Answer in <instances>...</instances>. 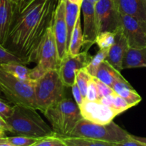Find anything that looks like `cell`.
<instances>
[{"label":"cell","mask_w":146,"mask_h":146,"mask_svg":"<svg viewBox=\"0 0 146 146\" xmlns=\"http://www.w3.org/2000/svg\"><path fill=\"white\" fill-rule=\"evenodd\" d=\"M32 1L33 0H16V4L14 6V16L24 10Z\"/></svg>","instance_id":"e575fe53"},{"label":"cell","mask_w":146,"mask_h":146,"mask_svg":"<svg viewBox=\"0 0 146 146\" xmlns=\"http://www.w3.org/2000/svg\"><path fill=\"white\" fill-rule=\"evenodd\" d=\"M10 146H34L39 138H31L24 135L7 137Z\"/></svg>","instance_id":"4316f807"},{"label":"cell","mask_w":146,"mask_h":146,"mask_svg":"<svg viewBox=\"0 0 146 146\" xmlns=\"http://www.w3.org/2000/svg\"><path fill=\"white\" fill-rule=\"evenodd\" d=\"M6 132H9V127L5 121L0 118V138H6Z\"/></svg>","instance_id":"74e56055"},{"label":"cell","mask_w":146,"mask_h":146,"mask_svg":"<svg viewBox=\"0 0 146 146\" xmlns=\"http://www.w3.org/2000/svg\"><path fill=\"white\" fill-rule=\"evenodd\" d=\"M115 40V32L104 31L98 34L96 39V44L100 49H108L113 45Z\"/></svg>","instance_id":"484cf974"},{"label":"cell","mask_w":146,"mask_h":146,"mask_svg":"<svg viewBox=\"0 0 146 146\" xmlns=\"http://www.w3.org/2000/svg\"><path fill=\"white\" fill-rule=\"evenodd\" d=\"M145 1H146V0H145Z\"/></svg>","instance_id":"f6af8a7d"},{"label":"cell","mask_w":146,"mask_h":146,"mask_svg":"<svg viewBox=\"0 0 146 146\" xmlns=\"http://www.w3.org/2000/svg\"><path fill=\"white\" fill-rule=\"evenodd\" d=\"M94 80L95 81L97 91H98V96H99V99L102 97L110 95V94H115V91L113 90V88L111 86H108L107 84H104L99 79H98L96 77H94ZM99 101V100H98Z\"/></svg>","instance_id":"f546056e"},{"label":"cell","mask_w":146,"mask_h":146,"mask_svg":"<svg viewBox=\"0 0 146 146\" xmlns=\"http://www.w3.org/2000/svg\"><path fill=\"white\" fill-rule=\"evenodd\" d=\"M43 114L51 124L54 134L61 138L69 136L78 121L83 118L76 103L67 96L47 108Z\"/></svg>","instance_id":"3957f363"},{"label":"cell","mask_w":146,"mask_h":146,"mask_svg":"<svg viewBox=\"0 0 146 146\" xmlns=\"http://www.w3.org/2000/svg\"><path fill=\"white\" fill-rule=\"evenodd\" d=\"M94 77H96L111 87H112L113 84L116 81L125 78L121 75V71L115 69L106 60L99 66L95 76Z\"/></svg>","instance_id":"d6986e66"},{"label":"cell","mask_w":146,"mask_h":146,"mask_svg":"<svg viewBox=\"0 0 146 146\" xmlns=\"http://www.w3.org/2000/svg\"><path fill=\"white\" fill-rule=\"evenodd\" d=\"M99 33L115 32L121 27V13L115 0H98L95 4Z\"/></svg>","instance_id":"ba28073f"},{"label":"cell","mask_w":146,"mask_h":146,"mask_svg":"<svg viewBox=\"0 0 146 146\" xmlns=\"http://www.w3.org/2000/svg\"><path fill=\"white\" fill-rule=\"evenodd\" d=\"M14 17V7L10 0H0V44L5 47Z\"/></svg>","instance_id":"9a60e30c"},{"label":"cell","mask_w":146,"mask_h":146,"mask_svg":"<svg viewBox=\"0 0 146 146\" xmlns=\"http://www.w3.org/2000/svg\"><path fill=\"white\" fill-rule=\"evenodd\" d=\"M83 45H84V31L81 27V14H79L71 34L67 54L76 55L79 54Z\"/></svg>","instance_id":"ffe728a7"},{"label":"cell","mask_w":146,"mask_h":146,"mask_svg":"<svg viewBox=\"0 0 146 146\" xmlns=\"http://www.w3.org/2000/svg\"><path fill=\"white\" fill-rule=\"evenodd\" d=\"M115 94H110V95L102 97L99 99V102H101V104H104V105L107 106H109L113 108V103H114V98H115Z\"/></svg>","instance_id":"8d00e7d4"},{"label":"cell","mask_w":146,"mask_h":146,"mask_svg":"<svg viewBox=\"0 0 146 146\" xmlns=\"http://www.w3.org/2000/svg\"><path fill=\"white\" fill-rule=\"evenodd\" d=\"M81 5L73 3L68 0H65V10H66V22L67 26V32H68V49L69 46L70 39H71V34H72L73 30L75 27L76 22L77 18H78L79 14H81Z\"/></svg>","instance_id":"44dd1931"},{"label":"cell","mask_w":146,"mask_h":146,"mask_svg":"<svg viewBox=\"0 0 146 146\" xmlns=\"http://www.w3.org/2000/svg\"><path fill=\"white\" fill-rule=\"evenodd\" d=\"M89 1H91V2L94 3V4H96V3L98 0H89Z\"/></svg>","instance_id":"7bdbcfd3"},{"label":"cell","mask_w":146,"mask_h":146,"mask_svg":"<svg viewBox=\"0 0 146 146\" xmlns=\"http://www.w3.org/2000/svg\"><path fill=\"white\" fill-rule=\"evenodd\" d=\"M2 96H4V95H3V94L1 93V90H0V97H1V98H2Z\"/></svg>","instance_id":"ee69618b"},{"label":"cell","mask_w":146,"mask_h":146,"mask_svg":"<svg viewBox=\"0 0 146 146\" xmlns=\"http://www.w3.org/2000/svg\"><path fill=\"white\" fill-rule=\"evenodd\" d=\"M108 51H109L108 49H100L96 54V55L91 57V61L86 66V69L92 76H95L96 73L99 66L106 59Z\"/></svg>","instance_id":"cb8c5ba5"},{"label":"cell","mask_w":146,"mask_h":146,"mask_svg":"<svg viewBox=\"0 0 146 146\" xmlns=\"http://www.w3.org/2000/svg\"><path fill=\"white\" fill-rule=\"evenodd\" d=\"M115 2L121 13L146 21L145 0H115Z\"/></svg>","instance_id":"2e32d148"},{"label":"cell","mask_w":146,"mask_h":146,"mask_svg":"<svg viewBox=\"0 0 146 146\" xmlns=\"http://www.w3.org/2000/svg\"><path fill=\"white\" fill-rule=\"evenodd\" d=\"M121 28L129 47H146V21L121 13Z\"/></svg>","instance_id":"8fae6325"},{"label":"cell","mask_w":146,"mask_h":146,"mask_svg":"<svg viewBox=\"0 0 146 146\" xmlns=\"http://www.w3.org/2000/svg\"><path fill=\"white\" fill-rule=\"evenodd\" d=\"M0 146H10L9 143L7 141V137L6 138H0Z\"/></svg>","instance_id":"ab89813d"},{"label":"cell","mask_w":146,"mask_h":146,"mask_svg":"<svg viewBox=\"0 0 146 146\" xmlns=\"http://www.w3.org/2000/svg\"><path fill=\"white\" fill-rule=\"evenodd\" d=\"M144 146L143 144L141 143V142H139L138 141L135 140L133 137L131 135V138H128V139L125 140V141H122V142H120L116 144V146Z\"/></svg>","instance_id":"d590c367"},{"label":"cell","mask_w":146,"mask_h":146,"mask_svg":"<svg viewBox=\"0 0 146 146\" xmlns=\"http://www.w3.org/2000/svg\"><path fill=\"white\" fill-rule=\"evenodd\" d=\"M0 90L7 101L14 106L31 107L37 110L34 82L22 81L1 66Z\"/></svg>","instance_id":"5b68a950"},{"label":"cell","mask_w":146,"mask_h":146,"mask_svg":"<svg viewBox=\"0 0 146 146\" xmlns=\"http://www.w3.org/2000/svg\"><path fill=\"white\" fill-rule=\"evenodd\" d=\"M11 1V2L12 3L13 5H14V7L15 6V4H16V0H10Z\"/></svg>","instance_id":"b9f144b4"},{"label":"cell","mask_w":146,"mask_h":146,"mask_svg":"<svg viewBox=\"0 0 146 146\" xmlns=\"http://www.w3.org/2000/svg\"><path fill=\"white\" fill-rule=\"evenodd\" d=\"M34 146H66L61 137L55 134L39 138Z\"/></svg>","instance_id":"f1b7e54d"},{"label":"cell","mask_w":146,"mask_h":146,"mask_svg":"<svg viewBox=\"0 0 146 146\" xmlns=\"http://www.w3.org/2000/svg\"><path fill=\"white\" fill-rule=\"evenodd\" d=\"M84 17V45L85 51H88L96 43L97 36L99 34L98 21L96 14L95 4L89 0H84L81 6Z\"/></svg>","instance_id":"4fadbf2b"},{"label":"cell","mask_w":146,"mask_h":146,"mask_svg":"<svg viewBox=\"0 0 146 146\" xmlns=\"http://www.w3.org/2000/svg\"><path fill=\"white\" fill-rule=\"evenodd\" d=\"M68 1H71V2L73 3H75V4H78V5H81V4H82L84 0H68Z\"/></svg>","instance_id":"60d3db41"},{"label":"cell","mask_w":146,"mask_h":146,"mask_svg":"<svg viewBox=\"0 0 146 146\" xmlns=\"http://www.w3.org/2000/svg\"><path fill=\"white\" fill-rule=\"evenodd\" d=\"M79 108L83 118L98 124L109 123L117 115H120L116 110L98 101H90L85 99Z\"/></svg>","instance_id":"7c38bea8"},{"label":"cell","mask_w":146,"mask_h":146,"mask_svg":"<svg viewBox=\"0 0 146 146\" xmlns=\"http://www.w3.org/2000/svg\"><path fill=\"white\" fill-rule=\"evenodd\" d=\"M85 99L90 101H98L99 100V96H98V91H97L95 81L94 80V76H93L92 79L91 80V81L88 84L86 96Z\"/></svg>","instance_id":"d6a6232c"},{"label":"cell","mask_w":146,"mask_h":146,"mask_svg":"<svg viewBox=\"0 0 146 146\" xmlns=\"http://www.w3.org/2000/svg\"><path fill=\"white\" fill-rule=\"evenodd\" d=\"M9 132L16 135L41 138L54 135L52 128L44 121L34 108L14 106V111L6 120Z\"/></svg>","instance_id":"7a4b0ae2"},{"label":"cell","mask_w":146,"mask_h":146,"mask_svg":"<svg viewBox=\"0 0 146 146\" xmlns=\"http://www.w3.org/2000/svg\"><path fill=\"white\" fill-rule=\"evenodd\" d=\"M9 62H20L25 64L24 60L0 44V65Z\"/></svg>","instance_id":"83f0119b"},{"label":"cell","mask_w":146,"mask_h":146,"mask_svg":"<svg viewBox=\"0 0 146 146\" xmlns=\"http://www.w3.org/2000/svg\"><path fill=\"white\" fill-rule=\"evenodd\" d=\"M132 136L135 138V140L138 141L139 142H141V143L143 144L144 146H146V138L145 137H140V136H136V135H132Z\"/></svg>","instance_id":"f35d334b"},{"label":"cell","mask_w":146,"mask_h":146,"mask_svg":"<svg viewBox=\"0 0 146 146\" xmlns=\"http://www.w3.org/2000/svg\"><path fill=\"white\" fill-rule=\"evenodd\" d=\"M92 78L93 76L87 71L86 68L79 70L77 72L76 76L75 83L78 85L84 98H86V96L88 84L92 79Z\"/></svg>","instance_id":"d4e9b609"},{"label":"cell","mask_w":146,"mask_h":146,"mask_svg":"<svg viewBox=\"0 0 146 146\" xmlns=\"http://www.w3.org/2000/svg\"><path fill=\"white\" fill-rule=\"evenodd\" d=\"M66 87L58 68L47 71L34 82L37 110L44 113L47 108L66 98Z\"/></svg>","instance_id":"277c9868"},{"label":"cell","mask_w":146,"mask_h":146,"mask_svg":"<svg viewBox=\"0 0 146 146\" xmlns=\"http://www.w3.org/2000/svg\"><path fill=\"white\" fill-rule=\"evenodd\" d=\"M69 136L84 137L112 143L113 146L131 138V134L113 122L98 124L81 118Z\"/></svg>","instance_id":"8992f818"},{"label":"cell","mask_w":146,"mask_h":146,"mask_svg":"<svg viewBox=\"0 0 146 146\" xmlns=\"http://www.w3.org/2000/svg\"><path fill=\"white\" fill-rule=\"evenodd\" d=\"M128 48L129 46L128 41L121 27L115 31V43L108 51L106 61H108L115 69L121 71L123 70V62Z\"/></svg>","instance_id":"5bb4252c"},{"label":"cell","mask_w":146,"mask_h":146,"mask_svg":"<svg viewBox=\"0 0 146 146\" xmlns=\"http://www.w3.org/2000/svg\"><path fill=\"white\" fill-rule=\"evenodd\" d=\"M123 68H146V47L131 48L129 47L125 53L123 62Z\"/></svg>","instance_id":"ac0fdd59"},{"label":"cell","mask_w":146,"mask_h":146,"mask_svg":"<svg viewBox=\"0 0 146 146\" xmlns=\"http://www.w3.org/2000/svg\"><path fill=\"white\" fill-rule=\"evenodd\" d=\"M111 88L115 94L123 98L131 107L135 106L142 101L141 96L125 78L115 81Z\"/></svg>","instance_id":"e0dca14e"},{"label":"cell","mask_w":146,"mask_h":146,"mask_svg":"<svg viewBox=\"0 0 146 146\" xmlns=\"http://www.w3.org/2000/svg\"><path fill=\"white\" fill-rule=\"evenodd\" d=\"M36 66L31 68L30 78L33 82L41 78L47 71L58 68L60 61L52 25L48 29L38 49Z\"/></svg>","instance_id":"52a82bcc"},{"label":"cell","mask_w":146,"mask_h":146,"mask_svg":"<svg viewBox=\"0 0 146 146\" xmlns=\"http://www.w3.org/2000/svg\"><path fill=\"white\" fill-rule=\"evenodd\" d=\"M88 51L84 50L76 55H68L61 61L58 71L62 81L66 87H71L76 81L77 72L86 68L91 59Z\"/></svg>","instance_id":"9c48e42d"},{"label":"cell","mask_w":146,"mask_h":146,"mask_svg":"<svg viewBox=\"0 0 146 146\" xmlns=\"http://www.w3.org/2000/svg\"><path fill=\"white\" fill-rule=\"evenodd\" d=\"M27 64L20 62H9L0 65V66L11 74L14 76L25 81H31L30 78V71L31 69L27 67Z\"/></svg>","instance_id":"7402d4cb"},{"label":"cell","mask_w":146,"mask_h":146,"mask_svg":"<svg viewBox=\"0 0 146 146\" xmlns=\"http://www.w3.org/2000/svg\"><path fill=\"white\" fill-rule=\"evenodd\" d=\"M9 104L0 97V118L5 121L11 116L14 111V106H11Z\"/></svg>","instance_id":"4dcf8cb0"},{"label":"cell","mask_w":146,"mask_h":146,"mask_svg":"<svg viewBox=\"0 0 146 146\" xmlns=\"http://www.w3.org/2000/svg\"><path fill=\"white\" fill-rule=\"evenodd\" d=\"M66 146H113L112 143L84 137H64L61 138Z\"/></svg>","instance_id":"603a6c76"},{"label":"cell","mask_w":146,"mask_h":146,"mask_svg":"<svg viewBox=\"0 0 146 146\" xmlns=\"http://www.w3.org/2000/svg\"><path fill=\"white\" fill-rule=\"evenodd\" d=\"M65 14V0H58L53 19L52 29L56 43L60 64L68 54V32Z\"/></svg>","instance_id":"30bf717a"},{"label":"cell","mask_w":146,"mask_h":146,"mask_svg":"<svg viewBox=\"0 0 146 146\" xmlns=\"http://www.w3.org/2000/svg\"><path fill=\"white\" fill-rule=\"evenodd\" d=\"M58 0H33L14 17L5 47L24 60L36 63L40 45L52 25Z\"/></svg>","instance_id":"6da1fadb"},{"label":"cell","mask_w":146,"mask_h":146,"mask_svg":"<svg viewBox=\"0 0 146 146\" xmlns=\"http://www.w3.org/2000/svg\"><path fill=\"white\" fill-rule=\"evenodd\" d=\"M131 108H132L131 106L123 98L120 96L118 94H115L113 108L116 110L121 114Z\"/></svg>","instance_id":"1f68e13d"},{"label":"cell","mask_w":146,"mask_h":146,"mask_svg":"<svg viewBox=\"0 0 146 146\" xmlns=\"http://www.w3.org/2000/svg\"><path fill=\"white\" fill-rule=\"evenodd\" d=\"M71 91H72V94L74 98V101H75V102L76 103L77 105L79 107L84 103V101H85V98H84L78 85L76 83L71 86Z\"/></svg>","instance_id":"836d02e7"}]
</instances>
